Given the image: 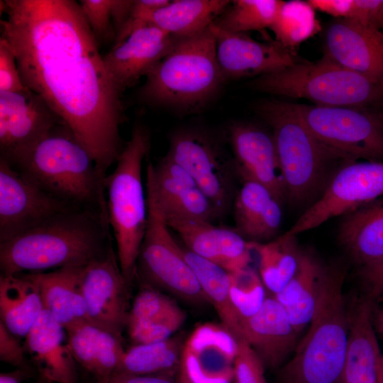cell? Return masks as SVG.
I'll return each mask as SVG.
<instances>
[{
    "label": "cell",
    "mask_w": 383,
    "mask_h": 383,
    "mask_svg": "<svg viewBox=\"0 0 383 383\" xmlns=\"http://www.w3.org/2000/svg\"><path fill=\"white\" fill-rule=\"evenodd\" d=\"M282 204L264 185L242 181L233 202L235 229L249 242L275 238L282 221Z\"/></svg>",
    "instance_id": "26"
},
{
    "label": "cell",
    "mask_w": 383,
    "mask_h": 383,
    "mask_svg": "<svg viewBox=\"0 0 383 383\" xmlns=\"http://www.w3.org/2000/svg\"><path fill=\"white\" fill-rule=\"evenodd\" d=\"M147 167L165 217L211 223L219 218L213 203L193 177L169 156L165 155L155 166L149 162Z\"/></svg>",
    "instance_id": "22"
},
{
    "label": "cell",
    "mask_w": 383,
    "mask_h": 383,
    "mask_svg": "<svg viewBox=\"0 0 383 383\" xmlns=\"http://www.w3.org/2000/svg\"><path fill=\"white\" fill-rule=\"evenodd\" d=\"M1 36L24 84L69 127L106 176L124 146L122 93L73 0L1 1Z\"/></svg>",
    "instance_id": "1"
},
{
    "label": "cell",
    "mask_w": 383,
    "mask_h": 383,
    "mask_svg": "<svg viewBox=\"0 0 383 383\" xmlns=\"http://www.w3.org/2000/svg\"><path fill=\"white\" fill-rule=\"evenodd\" d=\"M79 4L99 45V42L114 41L113 0H80Z\"/></svg>",
    "instance_id": "40"
},
{
    "label": "cell",
    "mask_w": 383,
    "mask_h": 383,
    "mask_svg": "<svg viewBox=\"0 0 383 383\" xmlns=\"http://www.w3.org/2000/svg\"><path fill=\"white\" fill-rule=\"evenodd\" d=\"M225 82L209 26L197 35L178 39L146 75L138 97L150 106L192 113L213 99Z\"/></svg>",
    "instance_id": "6"
},
{
    "label": "cell",
    "mask_w": 383,
    "mask_h": 383,
    "mask_svg": "<svg viewBox=\"0 0 383 383\" xmlns=\"http://www.w3.org/2000/svg\"><path fill=\"white\" fill-rule=\"evenodd\" d=\"M178 39L151 24L133 30L104 56L121 93L145 76L170 52Z\"/></svg>",
    "instance_id": "20"
},
{
    "label": "cell",
    "mask_w": 383,
    "mask_h": 383,
    "mask_svg": "<svg viewBox=\"0 0 383 383\" xmlns=\"http://www.w3.org/2000/svg\"><path fill=\"white\" fill-rule=\"evenodd\" d=\"M134 0H113L112 18L116 35L128 21Z\"/></svg>",
    "instance_id": "48"
},
{
    "label": "cell",
    "mask_w": 383,
    "mask_h": 383,
    "mask_svg": "<svg viewBox=\"0 0 383 383\" xmlns=\"http://www.w3.org/2000/svg\"><path fill=\"white\" fill-rule=\"evenodd\" d=\"M26 368L0 374V383H21L26 375Z\"/></svg>",
    "instance_id": "49"
},
{
    "label": "cell",
    "mask_w": 383,
    "mask_h": 383,
    "mask_svg": "<svg viewBox=\"0 0 383 383\" xmlns=\"http://www.w3.org/2000/svg\"><path fill=\"white\" fill-rule=\"evenodd\" d=\"M81 285L89 323L123 341L129 306V289L113 248L85 265Z\"/></svg>",
    "instance_id": "13"
},
{
    "label": "cell",
    "mask_w": 383,
    "mask_h": 383,
    "mask_svg": "<svg viewBox=\"0 0 383 383\" xmlns=\"http://www.w3.org/2000/svg\"><path fill=\"white\" fill-rule=\"evenodd\" d=\"M350 19L381 30L383 29V0H354L353 12Z\"/></svg>",
    "instance_id": "44"
},
{
    "label": "cell",
    "mask_w": 383,
    "mask_h": 383,
    "mask_svg": "<svg viewBox=\"0 0 383 383\" xmlns=\"http://www.w3.org/2000/svg\"><path fill=\"white\" fill-rule=\"evenodd\" d=\"M228 0H174L140 16L133 28L151 24L177 39L197 35L207 29L228 7Z\"/></svg>",
    "instance_id": "29"
},
{
    "label": "cell",
    "mask_w": 383,
    "mask_h": 383,
    "mask_svg": "<svg viewBox=\"0 0 383 383\" xmlns=\"http://www.w3.org/2000/svg\"><path fill=\"white\" fill-rule=\"evenodd\" d=\"M255 110L272 129L287 202L291 206L309 208L322 195L338 170L355 161L317 139L292 104L266 100Z\"/></svg>",
    "instance_id": "4"
},
{
    "label": "cell",
    "mask_w": 383,
    "mask_h": 383,
    "mask_svg": "<svg viewBox=\"0 0 383 383\" xmlns=\"http://www.w3.org/2000/svg\"><path fill=\"white\" fill-rule=\"evenodd\" d=\"M150 149L148 128L135 124L115 169L104 179L109 224L120 268L129 287L135 278L137 259L148 224L142 165Z\"/></svg>",
    "instance_id": "7"
},
{
    "label": "cell",
    "mask_w": 383,
    "mask_h": 383,
    "mask_svg": "<svg viewBox=\"0 0 383 383\" xmlns=\"http://www.w3.org/2000/svg\"><path fill=\"white\" fill-rule=\"evenodd\" d=\"M248 87L272 95L305 99L318 106L371 107L383 104V84L324 55L314 62H296L254 78Z\"/></svg>",
    "instance_id": "8"
},
{
    "label": "cell",
    "mask_w": 383,
    "mask_h": 383,
    "mask_svg": "<svg viewBox=\"0 0 383 383\" xmlns=\"http://www.w3.org/2000/svg\"><path fill=\"white\" fill-rule=\"evenodd\" d=\"M184 345L182 338L177 336L133 345L125 350L116 372L138 375L172 373L179 367Z\"/></svg>",
    "instance_id": "36"
},
{
    "label": "cell",
    "mask_w": 383,
    "mask_h": 383,
    "mask_svg": "<svg viewBox=\"0 0 383 383\" xmlns=\"http://www.w3.org/2000/svg\"><path fill=\"white\" fill-rule=\"evenodd\" d=\"M361 266L359 274L373 295L383 293V257Z\"/></svg>",
    "instance_id": "46"
},
{
    "label": "cell",
    "mask_w": 383,
    "mask_h": 383,
    "mask_svg": "<svg viewBox=\"0 0 383 383\" xmlns=\"http://www.w3.org/2000/svg\"><path fill=\"white\" fill-rule=\"evenodd\" d=\"M166 155L193 177L219 218L229 211L238 177L232 153L217 138L201 129L181 128L171 135Z\"/></svg>",
    "instance_id": "11"
},
{
    "label": "cell",
    "mask_w": 383,
    "mask_h": 383,
    "mask_svg": "<svg viewBox=\"0 0 383 383\" xmlns=\"http://www.w3.org/2000/svg\"></svg>",
    "instance_id": "55"
},
{
    "label": "cell",
    "mask_w": 383,
    "mask_h": 383,
    "mask_svg": "<svg viewBox=\"0 0 383 383\" xmlns=\"http://www.w3.org/2000/svg\"><path fill=\"white\" fill-rule=\"evenodd\" d=\"M292 105L311 133L326 146L355 161L383 160V111Z\"/></svg>",
    "instance_id": "10"
},
{
    "label": "cell",
    "mask_w": 383,
    "mask_h": 383,
    "mask_svg": "<svg viewBox=\"0 0 383 383\" xmlns=\"http://www.w3.org/2000/svg\"><path fill=\"white\" fill-rule=\"evenodd\" d=\"M108 383H177L171 373L138 375L116 372Z\"/></svg>",
    "instance_id": "47"
},
{
    "label": "cell",
    "mask_w": 383,
    "mask_h": 383,
    "mask_svg": "<svg viewBox=\"0 0 383 383\" xmlns=\"http://www.w3.org/2000/svg\"><path fill=\"white\" fill-rule=\"evenodd\" d=\"M338 238L361 265L383 257V198L344 215Z\"/></svg>",
    "instance_id": "32"
},
{
    "label": "cell",
    "mask_w": 383,
    "mask_h": 383,
    "mask_svg": "<svg viewBox=\"0 0 383 383\" xmlns=\"http://www.w3.org/2000/svg\"><path fill=\"white\" fill-rule=\"evenodd\" d=\"M40 383H48V382H40Z\"/></svg>",
    "instance_id": "53"
},
{
    "label": "cell",
    "mask_w": 383,
    "mask_h": 383,
    "mask_svg": "<svg viewBox=\"0 0 383 383\" xmlns=\"http://www.w3.org/2000/svg\"><path fill=\"white\" fill-rule=\"evenodd\" d=\"M380 350L372 324L370 299H363L350 315L343 383H378Z\"/></svg>",
    "instance_id": "31"
},
{
    "label": "cell",
    "mask_w": 383,
    "mask_h": 383,
    "mask_svg": "<svg viewBox=\"0 0 383 383\" xmlns=\"http://www.w3.org/2000/svg\"><path fill=\"white\" fill-rule=\"evenodd\" d=\"M228 135L238 179L262 184L284 205L287 190L272 132L252 123L234 122Z\"/></svg>",
    "instance_id": "16"
},
{
    "label": "cell",
    "mask_w": 383,
    "mask_h": 383,
    "mask_svg": "<svg viewBox=\"0 0 383 383\" xmlns=\"http://www.w3.org/2000/svg\"><path fill=\"white\" fill-rule=\"evenodd\" d=\"M186 319L185 312L158 289L145 286L128 314L126 330L134 345L166 340Z\"/></svg>",
    "instance_id": "25"
},
{
    "label": "cell",
    "mask_w": 383,
    "mask_h": 383,
    "mask_svg": "<svg viewBox=\"0 0 383 383\" xmlns=\"http://www.w3.org/2000/svg\"><path fill=\"white\" fill-rule=\"evenodd\" d=\"M24 84L15 55L6 39L0 38V92L28 90Z\"/></svg>",
    "instance_id": "42"
},
{
    "label": "cell",
    "mask_w": 383,
    "mask_h": 383,
    "mask_svg": "<svg viewBox=\"0 0 383 383\" xmlns=\"http://www.w3.org/2000/svg\"><path fill=\"white\" fill-rule=\"evenodd\" d=\"M109 215L72 209L0 243L1 274L84 266L113 247Z\"/></svg>",
    "instance_id": "2"
},
{
    "label": "cell",
    "mask_w": 383,
    "mask_h": 383,
    "mask_svg": "<svg viewBox=\"0 0 383 383\" xmlns=\"http://www.w3.org/2000/svg\"><path fill=\"white\" fill-rule=\"evenodd\" d=\"M62 124L65 123L30 89L0 92V159L10 161Z\"/></svg>",
    "instance_id": "15"
},
{
    "label": "cell",
    "mask_w": 383,
    "mask_h": 383,
    "mask_svg": "<svg viewBox=\"0 0 383 383\" xmlns=\"http://www.w3.org/2000/svg\"><path fill=\"white\" fill-rule=\"evenodd\" d=\"M238 339L222 324L196 328L184 342L179 367L195 383H231Z\"/></svg>",
    "instance_id": "18"
},
{
    "label": "cell",
    "mask_w": 383,
    "mask_h": 383,
    "mask_svg": "<svg viewBox=\"0 0 383 383\" xmlns=\"http://www.w3.org/2000/svg\"><path fill=\"white\" fill-rule=\"evenodd\" d=\"M6 162L55 199L75 208L108 213L106 176L65 124L55 127Z\"/></svg>",
    "instance_id": "3"
},
{
    "label": "cell",
    "mask_w": 383,
    "mask_h": 383,
    "mask_svg": "<svg viewBox=\"0 0 383 383\" xmlns=\"http://www.w3.org/2000/svg\"><path fill=\"white\" fill-rule=\"evenodd\" d=\"M259 258V274L273 295L281 292L295 274L301 249L296 236L285 233L265 243L250 242Z\"/></svg>",
    "instance_id": "35"
},
{
    "label": "cell",
    "mask_w": 383,
    "mask_h": 383,
    "mask_svg": "<svg viewBox=\"0 0 383 383\" xmlns=\"http://www.w3.org/2000/svg\"><path fill=\"white\" fill-rule=\"evenodd\" d=\"M327 268L313 253L301 249L295 274L281 292L273 295L286 309L298 333L313 318Z\"/></svg>",
    "instance_id": "30"
},
{
    "label": "cell",
    "mask_w": 383,
    "mask_h": 383,
    "mask_svg": "<svg viewBox=\"0 0 383 383\" xmlns=\"http://www.w3.org/2000/svg\"><path fill=\"white\" fill-rule=\"evenodd\" d=\"M376 323L377 330L383 333V309L377 315Z\"/></svg>",
    "instance_id": "52"
},
{
    "label": "cell",
    "mask_w": 383,
    "mask_h": 383,
    "mask_svg": "<svg viewBox=\"0 0 383 383\" xmlns=\"http://www.w3.org/2000/svg\"><path fill=\"white\" fill-rule=\"evenodd\" d=\"M324 56L383 84V31L338 18L327 28Z\"/></svg>",
    "instance_id": "19"
},
{
    "label": "cell",
    "mask_w": 383,
    "mask_h": 383,
    "mask_svg": "<svg viewBox=\"0 0 383 383\" xmlns=\"http://www.w3.org/2000/svg\"><path fill=\"white\" fill-rule=\"evenodd\" d=\"M383 196V160L353 161L335 173L322 195L285 233L295 235Z\"/></svg>",
    "instance_id": "12"
},
{
    "label": "cell",
    "mask_w": 383,
    "mask_h": 383,
    "mask_svg": "<svg viewBox=\"0 0 383 383\" xmlns=\"http://www.w3.org/2000/svg\"><path fill=\"white\" fill-rule=\"evenodd\" d=\"M382 357H383V354H382Z\"/></svg>",
    "instance_id": "54"
},
{
    "label": "cell",
    "mask_w": 383,
    "mask_h": 383,
    "mask_svg": "<svg viewBox=\"0 0 383 383\" xmlns=\"http://www.w3.org/2000/svg\"><path fill=\"white\" fill-rule=\"evenodd\" d=\"M344 278L343 267L328 265L309 329L279 369L278 383H343L350 326Z\"/></svg>",
    "instance_id": "5"
},
{
    "label": "cell",
    "mask_w": 383,
    "mask_h": 383,
    "mask_svg": "<svg viewBox=\"0 0 383 383\" xmlns=\"http://www.w3.org/2000/svg\"><path fill=\"white\" fill-rule=\"evenodd\" d=\"M84 266H67L50 272L24 273L38 287L44 309L65 329L89 322L81 285V272Z\"/></svg>",
    "instance_id": "27"
},
{
    "label": "cell",
    "mask_w": 383,
    "mask_h": 383,
    "mask_svg": "<svg viewBox=\"0 0 383 383\" xmlns=\"http://www.w3.org/2000/svg\"><path fill=\"white\" fill-rule=\"evenodd\" d=\"M148 224L136 262L135 277L145 286L172 293L192 303L209 301L175 240L158 204L152 177L146 167Z\"/></svg>",
    "instance_id": "9"
},
{
    "label": "cell",
    "mask_w": 383,
    "mask_h": 383,
    "mask_svg": "<svg viewBox=\"0 0 383 383\" xmlns=\"http://www.w3.org/2000/svg\"><path fill=\"white\" fill-rule=\"evenodd\" d=\"M170 228L177 233L184 245L196 255L229 272L249 266L251 243L235 228L211 222L179 217H165Z\"/></svg>",
    "instance_id": "21"
},
{
    "label": "cell",
    "mask_w": 383,
    "mask_h": 383,
    "mask_svg": "<svg viewBox=\"0 0 383 383\" xmlns=\"http://www.w3.org/2000/svg\"><path fill=\"white\" fill-rule=\"evenodd\" d=\"M265 369L262 360L247 341L243 338L238 339L233 383H267Z\"/></svg>",
    "instance_id": "41"
},
{
    "label": "cell",
    "mask_w": 383,
    "mask_h": 383,
    "mask_svg": "<svg viewBox=\"0 0 383 383\" xmlns=\"http://www.w3.org/2000/svg\"><path fill=\"white\" fill-rule=\"evenodd\" d=\"M23 344L40 376L48 383H77V363L66 329L43 309Z\"/></svg>",
    "instance_id": "24"
},
{
    "label": "cell",
    "mask_w": 383,
    "mask_h": 383,
    "mask_svg": "<svg viewBox=\"0 0 383 383\" xmlns=\"http://www.w3.org/2000/svg\"><path fill=\"white\" fill-rule=\"evenodd\" d=\"M270 29L276 42L292 52L321 30L315 10L308 1H283Z\"/></svg>",
    "instance_id": "37"
},
{
    "label": "cell",
    "mask_w": 383,
    "mask_h": 383,
    "mask_svg": "<svg viewBox=\"0 0 383 383\" xmlns=\"http://www.w3.org/2000/svg\"><path fill=\"white\" fill-rule=\"evenodd\" d=\"M308 2L314 10L337 18L350 19L354 9V0H309Z\"/></svg>",
    "instance_id": "45"
},
{
    "label": "cell",
    "mask_w": 383,
    "mask_h": 383,
    "mask_svg": "<svg viewBox=\"0 0 383 383\" xmlns=\"http://www.w3.org/2000/svg\"><path fill=\"white\" fill-rule=\"evenodd\" d=\"M177 383H195L191 378L187 374L185 371L179 367L177 369Z\"/></svg>",
    "instance_id": "50"
},
{
    "label": "cell",
    "mask_w": 383,
    "mask_h": 383,
    "mask_svg": "<svg viewBox=\"0 0 383 383\" xmlns=\"http://www.w3.org/2000/svg\"><path fill=\"white\" fill-rule=\"evenodd\" d=\"M43 309L38 287L24 273L1 274V321L10 332L26 337Z\"/></svg>",
    "instance_id": "33"
},
{
    "label": "cell",
    "mask_w": 383,
    "mask_h": 383,
    "mask_svg": "<svg viewBox=\"0 0 383 383\" xmlns=\"http://www.w3.org/2000/svg\"><path fill=\"white\" fill-rule=\"evenodd\" d=\"M243 338L262 360L265 368H280L295 350L299 333L284 307L274 297L267 296L253 315L240 318Z\"/></svg>",
    "instance_id": "23"
},
{
    "label": "cell",
    "mask_w": 383,
    "mask_h": 383,
    "mask_svg": "<svg viewBox=\"0 0 383 383\" xmlns=\"http://www.w3.org/2000/svg\"><path fill=\"white\" fill-rule=\"evenodd\" d=\"M216 44V57L226 82L256 78L284 70L296 63L292 52L276 41L262 43L246 33L210 26Z\"/></svg>",
    "instance_id": "17"
},
{
    "label": "cell",
    "mask_w": 383,
    "mask_h": 383,
    "mask_svg": "<svg viewBox=\"0 0 383 383\" xmlns=\"http://www.w3.org/2000/svg\"><path fill=\"white\" fill-rule=\"evenodd\" d=\"M378 383H383V357L380 353L377 361Z\"/></svg>",
    "instance_id": "51"
},
{
    "label": "cell",
    "mask_w": 383,
    "mask_h": 383,
    "mask_svg": "<svg viewBox=\"0 0 383 383\" xmlns=\"http://www.w3.org/2000/svg\"><path fill=\"white\" fill-rule=\"evenodd\" d=\"M184 257L193 270L204 295L214 307L221 324L237 339L242 338L240 318L231 297L230 272L181 245Z\"/></svg>",
    "instance_id": "34"
},
{
    "label": "cell",
    "mask_w": 383,
    "mask_h": 383,
    "mask_svg": "<svg viewBox=\"0 0 383 383\" xmlns=\"http://www.w3.org/2000/svg\"><path fill=\"white\" fill-rule=\"evenodd\" d=\"M72 209L80 208L48 194L0 159V243Z\"/></svg>",
    "instance_id": "14"
},
{
    "label": "cell",
    "mask_w": 383,
    "mask_h": 383,
    "mask_svg": "<svg viewBox=\"0 0 383 383\" xmlns=\"http://www.w3.org/2000/svg\"><path fill=\"white\" fill-rule=\"evenodd\" d=\"M19 338L0 321V360L18 368H26V353Z\"/></svg>",
    "instance_id": "43"
},
{
    "label": "cell",
    "mask_w": 383,
    "mask_h": 383,
    "mask_svg": "<svg viewBox=\"0 0 383 383\" xmlns=\"http://www.w3.org/2000/svg\"><path fill=\"white\" fill-rule=\"evenodd\" d=\"M231 297L240 318L255 313L265 299V287L258 272L249 266L230 272Z\"/></svg>",
    "instance_id": "39"
},
{
    "label": "cell",
    "mask_w": 383,
    "mask_h": 383,
    "mask_svg": "<svg viewBox=\"0 0 383 383\" xmlns=\"http://www.w3.org/2000/svg\"><path fill=\"white\" fill-rule=\"evenodd\" d=\"M68 344L77 364L97 383H108L118 370L125 350L122 340L89 322L66 329Z\"/></svg>",
    "instance_id": "28"
},
{
    "label": "cell",
    "mask_w": 383,
    "mask_h": 383,
    "mask_svg": "<svg viewBox=\"0 0 383 383\" xmlns=\"http://www.w3.org/2000/svg\"><path fill=\"white\" fill-rule=\"evenodd\" d=\"M284 1L235 0L232 6L220 15L213 23L233 33L270 28Z\"/></svg>",
    "instance_id": "38"
}]
</instances>
